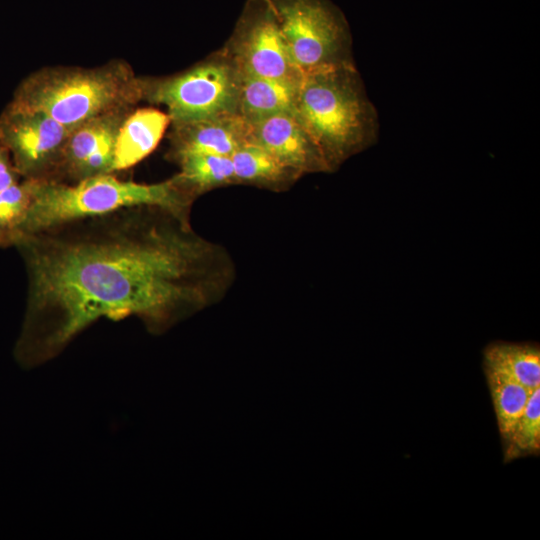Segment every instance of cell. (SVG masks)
I'll use <instances>...</instances> for the list:
<instances>
[{
	"label": "cell",
	"instance_id": "1",
	"mask_svg": "<svg viewBox=\"0 0 540 540\" xmlns=\"http://www.w3.org/2000/svg\"><path fill=\"white\" fill-rule=\"evenodd\" d=\"M27 298L13 354L24 369L54 359L101 318H138L161 335L220 302L230 253L158 207L125 208L19 237Z\"/></svg>",
	"mask_w": 540,
	"mask_h": 540
},
{
	"label": "cell",
	"instance_id": "2",
	"mask_svg": "<svg viewBox=\"0 0 540 540\" xmlns=\"http://www.w3.org/2000/svg\"><path fill=\"white\" fill-rule=\"evenodd\" d=\"M27 182L30 203L16 240L75 220L140 206L162 208L190 221L198 198L179 173L151 184L120 180L113 173L75 183Z\"/></svg>",
	"mask_w": 540,
	"mask_h": 540
},
{
	"label": "cell",
	"instance_id": "3",
	"mask_svg": "<svg viewBox=\"0 0 540 540\" xmlns=\"http://www.w3.org/2000/svg\"><path fill=\"white\" fill-rule=\"evenodd\" d=\"M294 113L317 143L330 173L378 140V113L355 65L304 73Z\"/></svg>",
	"mask_w": 540,
	"mask_h": 540
},
{
	"label": "cell",
	"instance_id": "4",
	"mask_svg": "<svg viewBox=\"0 0 540 540\" xmlns=\"http://www.w3.org/2000/svg\"><path fill=\"white\" fill-rule=\"evenodd\" d=\"M145 77L124 60L83 68L52 66L27 76L16 89L12 107L41 111L73 130L94 118L133 109L144 101Z\"/></svg>",
	"mask_w": 540,
	"mask_h": 540
},
{
	"label": "cell",
	"instance_id": "5",
	"mask_svg": "<svg viewBox=\"0 0 540 540\" xmlns=\"http://www.w3.org/2000/svg\"><path fill=\"white\" fill-rule=\"evenodd\" d=\"M240 72L223 52L164 78L145 77L144 101L164 105L170 124L238 115Z\"/></svg>",
	"mask_w": 540,
	"mask_h": 540
},
{
	"label": "cell",
	"instance_id": "6",
	"mask_svg": "<svg viewBox=\"0 0 540 540\" xmlns=\"http://www.w3.org/2000/svg\"><path fill=\"white\" fill-rule=\"evenodd\" d=\"M290 57L304 74L354 65L352 36L343 12L330 0H268Z\"/></svg>",
	"mask_w": 540,
	"mask_h": 540
},
{
	"label": "cell",
	"instance_id": "7",
	"mask_svg": "<svg viewBox=\"0 0 540 540\" xmlns=\"http://www.w3.org/2000/svg\"><path fill=\"white\" fill-rule=\"evenodd\" d=\"M241 74L298 83L303 73L288 52L268 0H247L222 48Z\"/></svg>",
	"mask_w": 540,
	"mask_h": 540
},
{
	"label": "cell",
	"instance_id": "8",
	"mask_svg": "<svg viewBox=\"0 0 540 540\" xmlns=\"http://www.w3.org/2000/svg\"><path fill=\"white\" fill-rule=\"evenodd\" d=\"M72 130L41 111L8 105L0 115V141L24 180H49Z\"/></svg>",
	"mask_w": 540,
	"mask_h": 540
},
{
	"label": "cell",
	"instance_id": "9",
	"mask_svg": "<svg viewBox=\"0 0 540 540\" xmlns=\"http://www.w3.org/2000/svg\"><path fill=\"white\" fill-rule=\"evenodd\" d=\"M133 109L119 110L74 128L60 154L50 181L75 183L114 173V150L119 127Z\"/></svg>",
	"mask_w": 540,
	"mask_h": 540
},
{
	"label": "cell",
	"instance_id": "10",
	"mask_svg": "<svg viewBox=\"0 0 540 540\" xmlns=\"http://www.w3.org/2000/svg\"><path fill=\"white\" fill-rule=\"evenodd\" d=\"M249 124V142L255 143L300 177L330 173L315 140L293 112H282Z\"/></svg>",
	"mask_w": 540,
	"mask_h": 540
},
{
	"label": "cell",
	"instance_id": "11",
	"mask_svg": "<svg viewBox=\"0 0 540 540\" xmlns=\"http://www.w3.org/2000/svg\"><path fill=\"white\" fill-rule=\"evenodd\" d=\"M171 125L167 156L172 161L191 153L231 156L249 142V124L239 115Z\"/></svg>",
	"mask_w": 540,
	"mask_h": 540
},
{
	"label": "cell",
	"instance_id": "12",
	"mask_svg": "<svg viewBox=\"0 0 540 540\" xmlns=\"http://www.w3.org/2000/svg\"><path fill=\"white\" fill-rule=\"evenodd\" d=\"M171 121L153 108L132 110L121 123L115 142L113 171L128 169L153 152Z\"/></svg>",
	"mask_w": 540,
	"mask_h": 540
},
{
	"label": "cell",
	"instance_id": "13",
	"mask_svg": "<svg viewBox=\"0 0 540 540\" xmlns=\"http://www.w3.org/2000/svg\"><path fill=\"white\" fill-rule=\"evenodd\" d=\"M299 82L240 73L238 115L247 123H254L278 113L293 112Z\"/></svg>",
	"mask_w": 540,
	"mask_h": 540
},
{
	"label": "cell",
	"instance_id": "14",
	"mask_svg": "<svg viewBox=\"0 0 540 540\" xmlns=\"http://www.w3.org/2000/svg\"><path fill=\"white\" fill-rule=\"evenodd\" d=\"M230 157L235 184L252 185L281 192L288 190L301 178L295 171L255 143L243 144Z\"/></svg>",
	"mask_w": 540,
	"mask_h": 540
},
{
	"label": "cell",
	"instance_id": "15",
	"mask_svg": "<svg viewBox=\"0 0 540 540\" xmlns=\"http://www.w3.org/2000/svg\"><path fill=\"white\" fill-rule=\"evenodd\" d=\"M485 368L499 372L530 390L540 387L539 346L528 343L495 342L484 350Z\"/></svg>",
	"mask_w": 540,
	"mask_h": 540
},
{
	"label": "cell",
	"instance_id": "16",
	"mask_svg": "<svg viewBox=\"0 0 540 540\" xmlns=\"http://www.w3.org/2000/svg\"><path fill=\"white\" fill-rule=\"evenodd\" d=\"M178 172L197 197L216 188L235 184L230 156L191 153L177 158Z\"/></svg>",
	"mask_w": 540,
	"mask_h": 540
},
{
	"label": "cell",
	"instance_id": "17",
	"mask_svg": "<svg viewBox=\"0 0 540 540\" xmlns=\"http://www.w3.org/2000/svg\"><path fill=\"white\" fill-rule=\"evenodd\" d=\"M485 371L500 433L509 440L532 390L499 372L487 368Z\"/></svg>",
	"mask_w": 540,
	"mask_h": 540
},
{
	"label": "cell",
	"instance_id": "18",
	"mask_svg": "<svg viewBox=\"0 0 540 540\" xmlns=\"http://www.w3.org/2000/svg\"><path fill=\"white\" fill-rule=\"evenodd\" d=\"M30 203L27 180L0 192V248L12 247Z\"/></svg>",
	"mask_w": 540,
	"mask_h": 540
},
{
	"label": "cell",
	"instance_id": "19",
	"mask_svg": "<svg viewBox=\"0 0 540 540\" xmlns=\"http://www.w3.org/2000/svg\"><path fill=\"white\" fill-rule=\"evenodd\" d=\"M509 440L519 451H535L540 444V387L532 391Z\"/></svg>",
	"mask_w": 540,
	"mask_h": 540
},
{
	"label": "cell",
	"instance_id": "20",
	"mask_svg": "<svg viewBox=\"0 0 540 540\" xmlns=\"http://www.w3.org/2000/svg\"><path fill=\"white\" fill-rule=\"evenodd\" d=\"M20 179L8 150L0 141V192L18 183Z\"/></svg>",
	"mask_w": 540,
	"mask_h": 540
}]
</instances>
